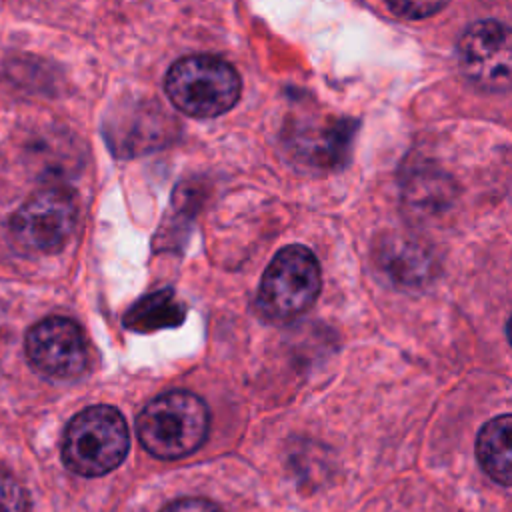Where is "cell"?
<instances>
[{"instance_id": "2", "label": "cell", "mask_w": 512, "mask_h": 512, "mask_svg": "<svg viewBox=\"0 0 512 512\" xmlns=\"http://www.w3.org/2000/svg\"><path fill=\"white\" fill-rule=\"evenodd\" d=\"M164 88L180 112L194 118H212L238 102L242 84L238 72L226 60L194 54L172 64Z\"/></svg>"}, {"instance_id": "3", "label": "cell", "mask_w": 512, "mask_h": 512, "mask_svg": "<svg viewBox=\"0 0 512 512\" xmlns=\"http://www.w3.org/2000/svg\"><path fill=\"white\" fill-rule=\"evenodd\" d=\"M128 448L130 432L122 414L112 406H90L66 426L62 460L80 476H102L124 460Z\"/></svg>"}, {"instance_id": "13", "label": "cell", "mask_w": 512, "mask_h": 512, "mask_svg": "<svg viewBox=\"0 0 512 512\" xmlns=\"http://www.w3.org/2000/svg\"><path fill=\"white\" fill-rule=\"evenodd\" d=\"M160 512H224V510L206 498H180L164 506Z\"/></svg>"}, {"instance_id": "4", "label": "cell", "mask_w": 512, "mask_h": 512, "mask_svg": "<svg viewBox=\"0 0 512 512\" xmlns=\"http://www.w3.org/2000/svg\"><path fill=\"white\" fill-rule=\"evenodd\" d=\"M320 286L316 256L304 246H286L268 264L258 286L256 306L272 322H290L314 304Z\"/></svg>"}, {"instance_id": "12", "label": "cell", "mask_w": 512, "mask_h": 512, "mask_svg": "<svg viewBox=\"0 0 512 512\" xmlns=\"http://www.w3.org/2000/svg\"><path fill=\"white\" fill-rule=\"evenodd\" d=\"M388 6L406 18H426L444 8L448 0H386Z\"/></svg>"}, {"instance_id": "7", "label": "cell", "mask_w": 512, "mask_h": 512, "mask_svg": "<svg viewBox=\"0 0 512 512\" xmlns=\"http://www.w3.org/2000/svg\"><path fill=\"white\" fill-rule=\"evenodd\" d=\"M30 364L52 378H76L86 370L88 350L80 326L64 316H48L26 334Z\"/></svg>"}, {"instance_id": "10", "label": "cell", "mask_w": 512, "mask_h": 512, "mask_svg": "<svg viewBox=\"0 0 512 512\" xmlns=\"http://www.w3.org/2000/svg\"><path fill=\"white\" fill-rule=\"evenodd\" d=\"M382 268L400 284H420L432 276V256L406 240L384 242L378 256Z\"/></svg>"}, {"instance_id": "5", "label": "cell", "mask_w": 512, "mask_h": 512, "mask_svg": "<svg viewBox=\"0 0 512 512\" xmlns=\"http://www.w3.org/2000/svg\"><path fill=\"white\" fill-rule=\"evenodd\" d=\"M76 224L74 194L60 186L34 192L12 216L14 242L34 254H54L64 248Z\"/></svg>"}, {"instance_id": "9", "label": "cell", "mask_w": 512, "mask_h": 512, "mask_svg": "<svg viewBox=\"0 0 512 512\" xmlns=\"http://www.w3.org/2000/svg\"><path fill=\"white\" fill-rule=\"evenodd\" d=\"M186 318V306L170 288L140 298L124 316V326L134 332H154L176 328Z\"/></svg>"}, {"instance_id": "11", "label": "cell", "mask_w": 512, "mask_h": 512, "mask_svg": "<svg viewBox=\"0 0 512 512\" xmlns=\"http://www.w3.org/2000/svg\"><path fill=\"white\" fill-rule=\"evenodd\" d=\"M30 500L22 484L0 470V512H28Z\"/></svg>"}, {"instance_id": "1", "label": "cell", "mask_w": 512, "mask_h": 512, "mask_svg": "<svg viewBox=\"0 0 512 512\" xmlns=\"http://www.w3.org/2000/svg\"><path fill=\"white\" fill-rule=\"evenodd\" d=\"M210 430V412L202 398L174 390L156 396L136 418L138 440L156 458H182L202 446Z\"/></svg>"}, {"instance_id": "8", "label": "cell", "mask_w": 512, "mask_h": 512, "mask_svg": "<svg viewBox=\"0 0 512 512\" xmlns=\"http://www.w3.org/2000/svg\"><path fill=\"white\" fill-rule=\"evenodd\" d=\"M482 470L498 484L512 486V414L492 418L476 438Z\"/></svg>"}, {"instance_id": "6", "label": "cell", "mask_w": 512, "mask_h": 512, "mask_svg": "<svg viewBox=\"0 0 512 512\" xmlns=\"http://www.w3.org/2000/svg\"><path fill=\"white\" fill-rule=\"evenodd\" d=\"M462 72L490 92L512 88V28L498 20H478L458 42Z\"/></svg>"}, {"instance_id": "14", "label": "cell", "mask_w": 512, "mask_h": 512, "mask_svg": "<svg viewBox=\"0 0 512 512\" xmlns=\"http://www.w3.org/2000/svg\"><path fill=\"white\" fill-rule=\"evenodd\" d=\"M506 332H508V340H510V344H512V316H510V320H508V326H506Z\"/></svg>"}]
</instances>
